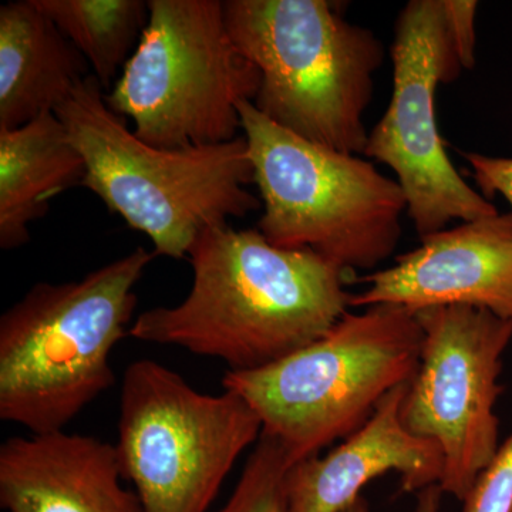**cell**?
<instances>
[{
  "label": "cell",
  "instance_id": "cell-1",
  "mask_svg": "<svg viewBox=\"0 0 512 512\" xmlns=\"http://www.w3.org/2000/svg\"><path fill=\"white\" fill-rule=\"evenodd\" d=\"M188 259L187 298L140 313L128 336L248 372L322 339L350 308L353 272L311 249L275 247L258 229H207Z\"/></svg>",
  "mask_w": 512,
  "mask_h": 512
},
{
  "label": "cell",
  "instance_id": "cell-2",
  "mask_svg": "<svg viewBox=\"0 0 512 512\" xmlns=\"http://www.w3.org/2000/svg\"><path fill=\"white\" fill-rule=\"evenodd\" d=\"M104 97L89 74L55 114L86 165L80 187L147 235L154 255L188 258L202 232L261 208L248 188L254 168L244 136L183 150L150 146Z\"/></svg>",
  "mask_w": 512,
  "mask_h": 512
},
{
  "label": "cell",
  "instance_id": "cell-3",
  "mask_svg": "<svg viewBox=\"0 0 512 512\" xmlns=\"http://www.w3.org/2000/svg\"><path fill=\"white\" fill-rule=\"evenodd\" d=\"M154 252L136 248L77 281L39 282L0 318V419L30 434L64 431L116 383L136 286Z\"/></svg>",
  "mask_w": 512,
  "mask_h": 512
},
{
  "label": "cell",
  "instance_id": "cell-4",
  "mask_svg": "<svg viewBox=\"0 0 512 512\" xmlns=\"http://www.w3.org/2000/svg\"><path fill=\"white\" fill-rule=\"evenodd\" d=\"M326 0H227L232 39L261 74L252 104L276 126L340 153H365V114L386 50Z\"/></svg>",
  "mask_w": 512,
  "mask_h": 512
},
{
  "label": "cell",
  "instance_id": "cell-5",
  "mask_svg": "<svg viewBox=\"0 0 512 512\" xmlns=\"http://www.w3.org/2000/svg\"><path fill=\"white\" fill-rule=\"evenodd\" d=\"M423 340L416 313L369 306L346 312L322 339L274 365L228 370L222 387L254 409L262 433L281 444L293 466L348 439L387 394L412 383Z\"/></svg>",
  "mask_w": 512,
  "mask_h": 512
},
{
  "label": "cell",
  "instance_id": "cell-6",
  "mask_svg": "<svg viewBox=\"0 0 512 512\" xmlns=\"http://www.w3.org/2000/svg\"><path fill=\"white\" fill-rule=\"evenodd\" d=\"M238 110L264 205L256 229L266 241L311 249L350 272L376 269L394 254L407 212L397 180L355 154L276 126L252 101Z\"/></svg>",
  "mask_w": 512,
  "mask_h": 512
},
{
  "label": "cell",
  "instance_id": "cell-7",
  "mask_svg": "<svg viewBox=\"0 0 512 512\" xmlns=\"http://www.w3.org/2000/svg\"><path fill=\"white\" fill-rule=\"evenodd\" d=\"M136 52L106 93L134 134L165 150L238 138V104L254 101L261 74L232 39L220 0H148Z\"/></svg>",
  "mask_w": 512,
  "mask_h": 512
},
{
  "label": "cell",
  "instance_id": "cell-8",
  "mask_svg": "<svg viewBox=\"0 0 512 512\" xmlns=\"http://www.w3.org/2000/svg\"><path fill=\"white\" fill-rule=\"evenodd\" d=\"M262 423L239 394L201 393L156 360L131 363L121 383L117 460L143 512H211Z\"/></svg>",
  "mask_w": 512,
  "mask_h": 512
},
{
  "label": "cell",
  "instance_id": "cell-9",
  "mask_svg": "<svg viewBox=\"0 0 512 512\" xmlns=\"http://www.w3.org/2000/svg\"><path fill=\"white\" fill-rule=\"evenodd\" d=\"M393 92L369 131L365 156L396 174L421 237L498 214L451 163L436 119V92L463 73L446 0H410L394 25Z\"/></svg>",
  "mask_w": 512,
  "mask_h": 512
},
{
  "label": "cell",
  "instance_id": "cell-10",
  "mask_svg": "<svg viewBox=\"0 0 512 512\" xmlns=\"http://www.w3.org/2000/svg\"><path fill=\"white\" fill-rule=\"evenodd\" d=\"M416 316L423 348L400 419L414 436L441 448L440 490L464 503L500 448L494 409L503 393L500 375L512 320L464 305L423 309Z\"/></svg>",
  "mask_w": 512,
  "mask_h": 512
},
{
  "label": "cell",
  "instance_id": "cell-11",
  "mask_svg": "<svg viewBox=\"0 0 512 512\" xmlns=\"http://www.w3.org/2000/svg\"><path fill=\"white\" fill-rule=\"evenodd\" d=\"M420 239L396 264L362 278L367 288L352 293L350 306L397 305L416 313L464 305L512 320V212Z\"/></svg>",
  "mask_w": 512,
  "mask_h": 512
},
{
  "label": "cell",
  "instance_id": "cell-12",
  "mask_svg": "<svg viewBox=\"0 0 512 512\" xmlns=\"http://www.w3.org/2000/svg\"><path fill=\"white\" fill-rule=\"evenodd\" d=\"M410 383L387 394L362 429L325 457H311L286 473L288 512H340L375 478L396 471L407 493L439 485L444 458L434 441L403 426L400 409Z\"/></svg>",
  "mask_w": 512,
  "mask_h": 512
},
{
  "label": "cell",
  "instance_id": "cell-13",
  "mask_svg": "<svg viewBox=\"0 0 512 512\" xmlns=\"http://www.w3.org/2000/svg\"><path fill=\"white\" fill-rule=\"evenodd\" d=\"M116 446L57 431L10 437L0 447V505L6 512H143L121 485Z\"/></svg>",
  "mask_w": 512,
  "mask_h": 512
},
{
  "label": "cell",
  "instance_id": "cell-14",
  "mask_svg": "<svg viewBox=\"0 0 512 512\" xmlns=\"http://www.w3.org/2000/svg\"><path fill=\"white\" fill-rule=\"evenodd\" d=\"M89 74L86 59L36 0L0 6V128L55 113Z\"/></svg>",
  "mask_w": 512,
  "mask_h": 512
},
{
  "label": "cell",
  "instance_id": "cell-15",
  "mask_svg": "<svg viewBox=\"0 0 512 512\" xmlns=\"http://www.w3.org/2000/svg\"><path fill=\"white\" fill-rule=\"evenodd\" d=\"M86 165L55 113L13 130L0 128V248L30 241V225L49 202L80 187Z\"/></svg>",
  "mask_w": 512,
  "mask_h": 512
},
{
  "label": "cell",
  "instance_id": "cell-16",
  "mask_svg": "<svg viewBox=\"0 0 512 512\" xmlns=\"http://www.w3.org/2000/svg\"><path fill=\"white\" fill-rule=\"evenodd\" d=\"M86 59L104 92L123 73L150 19L146 0H36Z\"/></svg>",
  "mask_w": 512,
  "mask_h": 512
},
{
  "label": "cell",
  "instance_id": "cell-17",
  "mask_svg": "<svg viewBox=\"0 0 512 512\" xmlns=\"http://www.w3.org/2000/svg\"><path fill=\"white\" fill-rule=\"evenodd\" d=\"M291 463L278 441L262 433L234 493L212 512H288L286 473Z\"/></svg>",
  "mask_w": 512,
  "mask_h": 512
},
{
  "label": "cell",
  "instance_id": "cell-18",
  "mask_svg": "<svg viewBox=\"0 0 512 512\" xmlns=\"http://www.w3.org/2000/svg\"><path fill=\"white\" fill-rule=\"evenodd\" d=\"M463 504L464 512H512V436L498 448Z\"/></svg>",
  "mask_w": 512,
  "mask_h": 512
},
{
  "label": "cell",
  "instance_id": "cell-19",
  "mask_svg": "<svg viewBox=\"0 0 512 512\" xmlns=\"http://www.w3.org/2000/svg\"><path fill=\"white\" fill-rule=\"evenodd\" d=\"M461 157L466 160L481 194L488 200L501 195L512 208V157H491L473 151H464Z\"/></svg>",
  "mask_w": 512,
  "mask_h": 512
},
{
  "label": "cell",
  "instance_id": "cell-20",
  "mask_svg": "<svg viewBox=\"0 0 512 512\" xmlns=\"http://www.w3.org/2000/svg\"><path fill=\"white\" fill-rule=\"evenodd\" d=\"M448 18L464 70L476 66V19L478 2L473 0H446Z\"/></svg>",
  "mask_w": 512,
  "mask_h": 512
},
{
  "label": "cell",
  "instance_id": "cell-21",
  "mask_svg": "<svg viewBox=\"0 0 512 512\" xmlns=\"http://www.w3.org/2000/svg\"><path fill=\"white\" fill-rule=\"evenodd\" d=\"M441 494L443 491L440 490L439 485H431V487L421 490L416 512H439ZM340 512H370L369 503L363 495H360L355 503Z\"/></svg>",
  "mask_w": 512,
  "mask_h": 512
}]
</instances>
